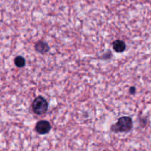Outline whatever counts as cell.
Instances as JSON below:
<instances>
[{
  "label": "cell",
  "mask_w": 151,
  "mask_h": 151,
  "mask_svg": "<svg viewBox=\"0 0 151 151\" xmlns=\"http://www.w3.org/2000/svg\"><path fill=\"white\" fill-rule=\"evenodd\" d=\"M133 128V121L129 116H122L118 119L117 122L111 127L114 132H127Z\"/></svg>",
  "instance_id": "1"
},
{
  "label": "cell",
  "mask_w": 151,
  "mask_h": 151,
  "mask_svg": "<svg viewBox=\"0 0 151 151\" xmlns=\"http://www.w3.org/2000/svg\"><path fill=\"white\" fill-rule=\"evenodd\" d=\"M113 47L116 52H122L126 49V44L123 41L116 40L113 44Z\"/></svg>",
  "instance_id": "5"
},
{
  "label": "cell",
  "mask_w": 151,
  "mask_h": 151,
  "mask_svg": "<svg viewBox=\"0 0 151 151\" xmlns=\"http://www.w3.org/2000/svg\"><path fill=\"white\" fill-rule=\"evenodd\" d=\"M51 126L48 121L42 120L39 122L36 125V131L39 134H45L48 133L51 130Z\"/></svg>",
  "instance_id": "3"
},
{
  "label": "cell",
  "mask_w": 151,
  "mask_h": 151,
  "mask_svg": "<svg viewBox=\"0 0 151 151\" xmlns=\"http://www.w3.org/2000/svg\"><path fill=\"white\" fill-rule=\"evenodd\" d=\"M135 92H136V89H135L134 87H132L130 89V92L131 94H133Z\"/></svg>",
  "instance_id": "7"
},
{
  "label": "cell",
  "mask_w": 151,
  "mask_h": 151,
  "mask_svg": "<svg viewBox=\"0 0 151 151\" xmlns=\"http://www.w3.org/2000/svg\"><path fill=\"white\" fill-rule=\"evenodd\" d=\"M48 104L46 99L42 97L39 96L36 98L32 104L33 111L36 114H43L48 111Z\"/></svg>",
  "instance_id": "2"
},
{
  "label": "cell",
  "mask_w": 151,
  "mask_h": 151,
  "mask_svg": "<svg viewBox=\"0 0 151 151\" xmlns=\"http://www.w3.org/2000/svg\"><path fill=\"white\" fill-rule=\"evenodd\" d=\"M35 49L38 52L41 54H45L49 51V46L48 45V44H46L45 42L43 41H39L38 43H36L35 45Z\"/></svg>",
  "instance_id": "4"
},
{
  "label": "cell",
  "mask_w": 151,
  "mask_h": 151,
  "mask_svg": "<svg viewBox=\"0 0 151 151\" xmlns=\"http://www.w3.org/2000/svg\"><path fill=\"white\" fill-rule=\"evenodd\" d=\"M15 65L17 67H23L25 64V59L22 56H18L15 58Z\"/></svg>",
  "instance_id": "6"
}]
</instances>
